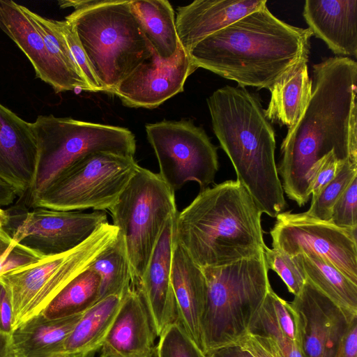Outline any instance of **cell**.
<instances>
[{
	"label": "cell",
	"mask_w": 357,
	"mask_h": 357,
	"mask_svg": "<svg viewBox=\"0 0 357 357\" xmlns=\"http://www.w3.org/2000/svg\"><path fill=\"white\" fill-rule=\"evenodd\" d=\"M312 94L305 110L281 144L278 173L289 199L298 206L309 200L307 175L333 151L341 162L357 164V63L347 56L313 66Z\"/></svg>",
	"instance_id": "1"
},
{
	"label": "cell",
	"mask_w": 357,
	"mask_h": 357,
	"mask_svg": "<svg viewBox=\"0 0 357 357\" xmlns=\"http://www.w3.org/2000/svg\"><path fill=\"white\" fill-rule=\"evenodd\" d=\"M312 31L289 24L266 5L197 43L194 65L238 86L270 89L299 62L308 59Z\"/></svg>",
	"instance_id": "2"
},
{
	"label": "cell",
	"mask_w": 357,
	"mask_h": 357,
	"mask_svg": "<svg viewBox=\"0 0 357 357\" xmlns=\"http://www.w3.org/2000/svg\"><path fill=\"white\" fill-rule=\"evenodd\" d=\"M213 132L240 182L262 213L287 206L275 160V131L259 100L243 87L225 86L207 99Z\"/></svg>",
	"instance_id": "3"
},
{
	"label": "cell",
	"mask_w": 357,
	"mask_h": 357,
	"mask_svg": "<svg viewBox=\"0 0 357 357\" xmlns=\"http://www.w3.org/2000/svg\"><path fill=\"white\" fill-rule=\"evenodd\" d=\"M262 211L238 181L206 188L181 212L175 238L200 268L264 254Z\"/></svg>",
	"instance_id": "4"
},
{
	"label": "cell",
	"mask_w": 357,
	"mask_h": 357,
	"mask_svg": "<svg viewBox=\"0 0 357 357\" xmlns=\"http://www.w3.org/2000/svg\"><path fill=\"white\" fill-rule=\"evenodd\" d=\"M65 20L74 29L105 92L112 93L153 54L130 0H96L74 10Z\"/></svg>",
	"instance_id": "5"
},
{
	"label": "cell",
	"mask_w": 357,
	"mask_h": 357,
	"mask_svg": "<svg viewBox=\"0 0 357 357\" xmlns=\"http://www.w3.org/2000/svg\"><path fill=\"white\" fill-rule=\"evenodd\" d=\"M206 300L201 321L203 351L236 344L271 289L264 254L201 268Z\"/></svg>",
	"instance_id": "6"
},
{
	"label": "cell",
	"mask_w": 357,
	"mask_h": 357,
	"mask_svg": "<svg viewBox=\"0 0 357 357\" xmlns=\"http://www.w3.org/2000/svg\"><path fill=\"white\" fill-rule=\"evenodd\" d=\"M38 148L29 204L86 156L107 151L134 157L136 140L128 128L40 115L32 123Z\"/></svg>",
	"instance_id": "7"
},
{
	"label": "cell",
	"mask_w": 357,
	"mask_h": 357,
	"mask_svg": "<svg viewBox=\"0 0 357 357\" xmlns=\"http://www.w3.org/2000/svg\"><path fill=\"white\" fill-rule=\"evenodd\" d=\"M108 210L124 239L136 288L167 222L178 213L175 192L158 173L139 166Z\"/></svg>",
	"instance_id": "8"
},
{
	"label": "cell",
	"mask_w": 357,
	"mask_h": 357,
	"mask_svg": "<svg viewBox=\"0 0 357 357\" xmlns=\"http://www.w3.org/2000/svg\"><path fill=\"white\" fill-rule=\"evenodd\" d=\"M119 229L108 222L73 250L0 276L13 308V331L41 313L74 278L90 267L116 240Z\"/></svg>",
	"instance_id": "9"
},
{
	"label": "cell",
	"mask_w": 357,
	"mask_h": 357,
	"mask_svg": "<svg viewBox=\"0 0 357 357\" xmlns=\"http://www.w3.org/2000/svg\"><path fill=\"white\" fill-rule=\"evenodd\" d=\"M134 157L93 153L75 165L29 204L58 211L108 210L137 172Z\"/></svg>",
	"instance_id": "10"
},
{
	"label": "cell",
	"mask_w": 357,
	"mask_h": 357,
	"mask_svg": "<svg viewBox=\"0 0 357 357\" xmlns=\"http://www.w3.org/2000/svg\"><path fill=\"white\" fill-rule=\"evenodd\" d=\"M156 155L158 173L175 192L189 181L202 190L214 181L219 169L217 147L190 120H163L145 126Z\"/></svg>",
	"instance_id": "11"
},
{
	"label": "cell",
	"mask_w": 357,
	"mask_h": 357,
	"mask_svg": "<svg viewBox=\"0 0 357 357\" xmlns=\"http://www.w3.org/2000/svg\"><path fill=\"white\" fill-rule=\"evenodd\" d=\"M3 227L17 243L43 257L68 252L89 238L107 221L106 213L94 211H58L36 207L29 211L22 204L6 210Z\"/></svg>",
	"instance_id": "12"
},
{
	"label": "cell",
	"mask_w": 357,
	"mask_h": 357,
	"mask_svg": "<svg viewBox=\"0 0 357 357\" xmlns=\"http://www.w3.org/2000/svg\"><path fill=\"white\" fill-rule=\"evenodd\" d=\"M270 231L273 248L291 257L316 255L335 266L357 284L356 229L338 227L304 213H280Z\"/></svg>",
	"instance_id": "13"
},
{
	"label": "cell",
	"mask_w": 357,
	"mask_h": 357,
	"mask_svg": "<svg viewBox=\"0 0 357 357\" xmlns=\"http://www.w3.org/2000/svg\"><path fill=\"white\" fill-rule=\"evenodd\" d=\"M289 303L303 356L335 357L344 333L357 315L344 312L307 280Z\"/></svg>",
	"instance_id": "14"
},
{
	"label": "cell",
	"mask_w": 357,
	"mask_h": 357,
	"mask_svg": "<svg viewBox=\"0 0 357 357\" xmlns=\"http://www.w3.org/2000/svg\"><path fill=\"white\" fill-rule=\"evenodd\" d=\"M0 29L24 52L36 76L56 93L75 89L91 91L83 77L70 69L50 50L25 6L13 1L0 0Z\"/></svg>",
	"instance_id": "15"
},
{
	"label": "cell",
	"mask_w": 357,
	"mask_h": 357,
	"mask_svg": "<svg viewBox=\"0 0 357 357\" xmlns=\"http://www.w3.org/2000/svg\"><path fill=\"white\" fill-rule=\"evenodd\" d=\"M197 69L181 46L169 61L160 59L153 52L151 59L126 76L112 94L125 106L153 109L183 91L187 78Z\"/></svg>",
	"instance_id": "16"
},
{
	"label": "cell",
	"mask_w": 357,
	"mask_h": 357,
	"mask_svg": "<svg viewBox=\"0 0 357 357\" xmlns=\"http://www.w3.org/2000/svg\"><path fill=\"white\" fill-rule=\"evenodd\" d=\"M38 148L32 123L0 103V179L18 197L32 188L37 172Z\"/></svg>",
	"instance_id": "17"
},
{
	"label": "cell",
	"mask_w": 357,
	"mask_h": 357,
	"mask_svg": "<svg viewBox=\"0 0 357 357\" xmlns=\"http://www.w3.org/2000/svg\"><path fill=\"white\" fill-rule=\"evenodd\" d=\"M177 215L167 222L147 268L136 287L146 306L157 337L167 327L177 321L176 302L171 282L172 248Z\"/></svg>",
	"instance_id": "18"
},
{
	"label": "cell",
	"mask_w": 357,
	"mask_h": 357,
	"mask_svg": "<svg viewBox=\"0 0 357 357\" xmlns=\"http://www.w3.org/2000/svg\"><path fill=\"white\" fill-rule=\"evenodd\" d=\"M266 0H196L177 8L176 27L182 48L199 41L266 5Z\"/></svg>",
	"instance_id": "19"
},
{
	"label": "cell",
	"mask_w": 357,
	"mask_h": 357,
	"mask_svg": "<svg viewBox=\"0 0 357 357\" xmlns=\"http://www.w3.org/2000/svg\"><path fill=\"white\" fill-rule=\"evenodd\" d=\"M171 282L177 321L204 352L201 321L206 300V282L202 268L175 238L172 248Z\"/></svg>",
	"instance_id": "20"
},
{
	"label": "cell",
	"mask_w": 357,
	"mask_h": 357,
	"mask_svg": "<svg viewBox=\"0 0 357 357\" xmlns=\"http://www.w3.org/2000/svg\"><path fill=\"white\" fill-rule=\"evenodd\" d=\"M303 15L312 35L333 53L356 57V0H306Z\"/></svg>",
	"instance_id": "21"
},
{
	"label": "cell",
	"mask_w": 357,
	"mask_h": 357,
	"mask_svg": "<svg viewBox=\"0 0 357 357\" xmlns=\"http://www.w3.org/2000/svg\"><path fill=\"white\" fill-rule=\"evenodd\" d=\"M156 337L144 301L131 286L123 297L104 345L124 357H156Z\"/></svg>",
	"instance_id": "22"
},
{
	"label": "cell",
	"mask_w": 357,
	"mask_h": 357,
	"mask_svg": "<svg viewBox=\"0 0 357 357\" xmlns=\"http://www.w3.org/2000/svg\"><path fill=\"white\" fill-rule=\"evenodd\" d=\"M84 313L59 319L40 313L24 321L10 334L15 357H61L66 339Z\"/></svg>",
	"instance_id": "23"
},
{
	"label": "cell",
	"mask_w": 357,
	"mask_h": 357,
	"mask_svg": "<svg viewBox=\"0 0 357 357\" xmlns=\"http://www.w3.org/2000/svg\"><path fill=\"white\" fill-rule=\"evenodd\" d=\"M123 297L107 296L86 310L66 339L61 357H94L105 344Z\"/></svg>",
	"instance_id": "24"
},
{
	"label": "cell",
	"mask_w": 357,
	"mask_h": 357,
	"mask_svg": "<svg viewBox=\"0 0 357 357\" xmlns=\"http://www.w3.org/2000/svg\"><path fill=\"white\" fill-rule=\"evenodd\" d=\"M307 61L299 62L269 89L271 99L267 108L264 109L268 121L289 129L301 119L312 94Z\"/></svg>",
	"instance_id": "25"
},
{
	"label": "cell",
	"mask_w": 357,
	"mask_h": 357,
	"mask_svg": "<svg viewBox=\"0 0 357 357\" xmlns=\"http://www.w3.org/2000/svg\"><path fill=\"white\" fill-rule=\"evenodd\" d=\"M130 4L157 56L162 61L172 59L181 45L170 3L167 0H130Z\"/></svg>",
	"instance_id": "26"
},
{
	"label": "cell",
	"mask_w": 357,
	"mask_h": 357,
	"mask_svg": "<svg viewBox=\"0 0 357 357\" xmlns=\"http://www.w3.org/2000/svg\"><path fill=\"white\" fill-rule=\"evenodd\" d=\"M305 279L347 313L357 315V284L326 259L314 254L292 257Z\"/></svg>",
	"instance_id": "27"
},
{
	"label": "cell",
	"mask_w": 357,
	"mask_h": 357,
	"mask_svg": "<svg viewBox=\"0 0 357 357\" xmlns=\"http://www.w3.org/2000/svg\"><path fill=\"white\" fill-rule=\"evenodd\" d=\"M100 278L88 268L70 281L41 312L49 319H59L85 312L99 300Z\"/></svg>",
	"instance_id": "28"
},
{
	"label": "cell",
	"mask_w": 357,
	"mask_h": 357,
	"mask_svg": "<svg viewBox=\"0 0 357 357\" xmlns=\"http://www.w3.org/2000/svg\"><path fill=\"white\" fill-rule=\"evenodd\" d=\"M100 276L99 301L110 296H123L132 286V275L122 235L103 251L89 267Z\"/></svg>",
	"instance_id": "29"
},
{
	"label": "cell",
	"mask_w": 357,
	"mask_h": 357,
	"mask_svg": "<svg viewBox=\"0 0 357 357\" xmlns=\"http://www.w3.org/2000/svg\"><path fill=\"white\" fill-rule=\"evenodd\" d=\"M356 176L357 164L345 162L336 176L312 199L308 211L303 213L314 219L329 222L334 204Z\"/></svg>",
	"instance_id": "30"
},
{
	"label": "cell",
	"mask_w": 357,
	"mask_h": 357,
	"mask_svg": "<svg viewBox=\"0 0 357 357\" xmlns=\"http://www.w3.org/2000/svg\"><path fill=\"white\" fill-rule=\"evenodd\" d=\"M247 333L271 338L284 357H303L297 343L283 332L265 300L252 319Z\"/></svg>",
	"instance_id": "31"
},
{
	"label": "cell",
	"mask_w": 357,
	"mask_h": 357,
	"mask_svg": "<svg viewBox=\"0 0 357 357\" xmlns=\"http://www.w3.org/2000/svg\"><path fill=\"white\" fill-rule=\"evenodd\" d=\"M158 337L156 357H206L177 321Z\"/></svg>",
	"instance_id": "32"
},
{
	"label": "cell",
	"mask_w": 357,
	"mask_h": 357,
	"mask_svg": "<svg viewBox=\"0 0 357 357\" xmlns=\"http://www.w3.org/2000/svg\"><path fill=\"white\" fill-rule=\"evenodd\" d=\"M267 267L275 271L294 296L301 291L305 281L302 271L296 266L292 257L276 248H264Z\"/></svg>",
	"instance_id": "33"
},
{
	"label": "cell",
	"mask_w": 357,
	"mask_h": 357,
	"mask_svg": "<svg viewBox=\"0 0 357 357\" xmlns=\"http://www.w3.org/2000/svg\"><path fill=\"white\" fill-rule=\"evenodd\" d=\"M55 22L66 41L74 61L91 88V91H103V89L96 78L88 57L71 24L66 20H55Z\"/></svg>",
	"instance_id": "34"
},
{
	"label": "cell",
	"mask_w": 357,
	"mask_h": 357,
	"mask_svg": "<svg viewBox=\"0 0 357 357\" xmlns=\"http://www.w3.org/2000/svg\"><path fill=\"white\" fill-rule=\"evenodd\" d=\"M329 222L338 227L357 229V176L334 204Z\"/></svg>",
	"instance_id": "35"
},
{
	"label": "cell",
	"mask_w": 357,
	"mask_h": 357,
	"mask_svg": "<svg viewBox=\"0 0 357 357\" xmlns=\"http://www.w3.org/2000/svg\"><path fill=\"white\" fill-rule=\"evenodd\" d=\"M344 162L340 161L334 152L331 151L311 167L307 175V181L309 193L312 195V199L316 198L336 176Z\"/></svg>",
	"instance_id": "36"
},
{
	"label": "cell",
	"mask_w": 357,
	"mask_h": 357,
	"mask_svg": "<svg viewBox=\"0 0 357 357\" xmlns=\"http://www.w3.org/2000/svg\"><path fill=\"white\" fill-rule=\"evenodd\" d=\"M43 258L44 257L30 248L16 243L10 250L0 266V276L36 263Z\"/></svg>",
	"instance_id": "37"
},
{
	"label": "cell",
	"mask_w": 357,
	"mask_h": 357,
	"mask_svg": "<svg viewBox=\"0 0 357 357\" xmlns=\"http://www.w3.org/2000/svg\"><path fill=\"white\" fill-rule=\"evenodd\" d=\"M236 344L253 357H284L273 340L267 337L246 333Z\"/></svg>",
	"instance_id": "38"
},
{
	"label": "cell",
	"mask_w": 357,
	"mask_h": 357,
	"mask_svg": "<svg viewBox=\"0 0 357 357\" xmlns=\"http://www.w3.org/2000/svg\"><path fill=\"white\" fill-rule=\"evenodd\" d=\"M13 332V308L7 290L0 282V333Z\"/></svg>",
	"instance_id": "39"
},
{
	"label": "cell",
	"mask_w": 357,
	"mask_h": 357,
	"mask_svg": "<svg viewBox=\"0 0 357 357\" xmlns=\"http://www.w3.org/2000/svg\"><path fill=\"white\" fill-rule=\"evenodd\" d=\"M340 357H357V317L353 319L339 346Z\"/></svg>",
	"instance_id": "40"
},
{
	"label": "cell",
	"mask_w": 357,
	"mask_h": 357,
	"mask_svg": "<svg viewBox=\"0 0 357 357\" xmlns=\"http://www.w3.org/2000/svg\"><path fill=\"white\" fill-rule=\"evenodd\" d=\"M206 357H253L237 344L223 347L206 354Z\"/></svg>",
	"instance_id": "41"
},
{
	"label": "cell",
	"mask_w": 357,
	"mask_h": 357,
	"mask_svg": "<svg viewBox=\"0 0 357 357\" xmlns=\"http://www.w3.org/2000/svg\"><path fill=\"white\" fill-rule=\"evenodd\" d=\"M16 243L3 227H0V266L7 254Z\"/></svg>",
	"instance_id": "42"
},
{
	"label": "cell",
	"mask_w": 357,
	"mask_h": 357,
	"mask_svg": "<svg viewBox=\"0 0 357 357\" xmlns=\"http://www.w3.org/2000/svg\"><path fill=\"white\" fill-rule=\"evenodd\" d=\"M17 196L15 189L0 179V207L13 204Z\"/></svg>",
	"instance_id": "43"
},
{
	"label": "cell",
	"mask_w": 357,
	"mask_h": 357,
	"mask_svg": "<svg viewBox=\"0 0 357 357\" xmlns=\"http://www.w3.org/2000/svg\"><path fill=\"white\" fill-rule=\"evenodd\" d=\"M0 357H15L10 334L0 333Z\"/></svg>",
	"instance_id": "44"
},
{
	"label": "cell",
	"mask_w": 357,
	"mask_h": 357,
	"mask_svg": "<svg viewBox=\"0 0 357 357\" xmlns=\"http://www.w3.org/2000/svg\"><path fill=\"white\" fill-rule=\"evenodd\" d=\"M98 357H124V356L117 354L116 352H115L114 351H113L112 349H111L106 345H103L102 349L100 350V354H99Z\"/></svg>",
	"instance_id": "45"
},
{
	"label": "cell",
	"mask_w": 357,
	"mask_h": 357,
	"mask_svg": "<svg viewBox=\"0 0 357 357\" xmlns=\"http://www.w3.org/2000/svg\"><path fill=\"white\" fill-rule=\"evenodd\" d=\"M8 220V216L6 210L0 207V227H3Z\"/></svg>",
	"instance_id": "46"
},
{
	"label": "cell",
	"mask_w": 357,
	"mask_h": 357,
	"mask_svg": "<svg viewBox=\"0 0 357 357\" xmlns=\"http://www.w3.org/2000/svg\"><path fill=\"white\" fill-rule=\"evenodd\" d=\"M335 357H340V352L339 351H337V353L336 354V356Z\"/></svg>",
	"instance_id": "47"
}]
</instances>
